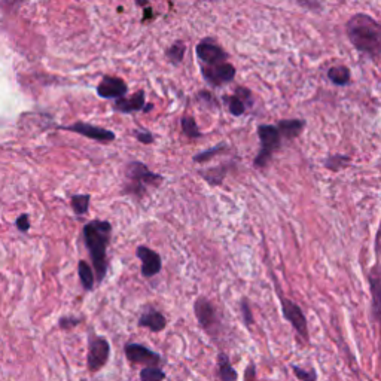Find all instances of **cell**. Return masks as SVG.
<instances>
[{"label":"cell","instance_id":"484cf974","mask_svg":"<svg viewBox=\"0 0 381 381\" xmlns=\"http://www.w3.org/2000/svg\"><path fill=\"white\" fill-rule=\"evenodd\" d=\"M227 149V145L225 143H220V145H216L213 147H210V149L207 151H203L200 152L194 156V161L195 163H206V161H210L211 158H215L216 155H219L220 152H224Z\"/></svg>","mask_w":381,"mask_h":381},{"label":"cell","instance_id":"277c9868","mask_svg":"<svg viewBox=\"0 0 381 381\" xmlns=\"http://www.w3.org/2000/svg\"><path fill=\"white\" fill-rule=\"evenodd\" d=\"M258 137L261 142V149L253 164H255V167L258 168H264L268 165L273 155L280 149L283 137L277 129V125H271V124L258 125Z\"/></svg>","mask_w":381,"mask_h":381},{"label":"cell","instance_id":"7a4b0ae2","mask_svg":"<svg viewBox=\"0 0 381 381\" xmlns=\"http://www.w3.org/2000/svg\"><path fill=\"white\" fill-rule=\"evenodd\" d=\"M346 33L359 52L373 58L381 56V24L371 15L355 14L346 23Z\"/></svg>","mask_w":381,"mask_h":381},{"label":"cell","instance_id":"1f68e13d","mask_svg":"<svg viewBox=\"0 0 381 381\" xmlns=\"http://www.w3.org/2000/svg\"><path fill=\"white\" fill-rule=\"evenodd\" d=\"M15 227L21 231V232H29L30 229V216L27 213L19 215L15 220Z\"/></svg>","mask_w":381,"mask_h":381},{"label":"cell","instance_id":"7c38bea8","mask_svg":"<svg viewBox=\"0 0 381 381\" xmlns=\"http://www.w3.org/2000/svg\"><path fill=\"white\" fill-rule=\"evenodd\" d=\"M136 255L142 261V276L151 279L158 276L163 268V259L160 253L147 246H139L136 249Z\"/></svg>","mask_w":381,"mask_h":381},{"label":"cell","instance_id":"8992f818","mask_svg":"<svg viewBox=\"0 0 381 381\" xmlns=\"http://www.w3.org/2000/svg\"><path fill=\"white\" fill-rule=\"evenodd\" d=\"M194 313L200 326L210 335L216 337L220 332V317L216 307L206 296H200L194 302Z\"/></svg>","mask_w":381,"mask_h":381},{"label":"cell","instance_id":"603a6c76","mask_svg":"<svg viewBox=\"0 0 381 381\" xmlns=\"http://www.w3.org/2000/svg\"><path fill=\"white\" fill-rule=\"evenodd\" d=\"M348 164H350V156L341 155V154L331 155L323 160V165L327 168V170H331L334 173L343 170V168L348 167Z\"/></svg>","mask_w":381,"mask_h":381},{"label":"cell","instance_id":"f546056e","mask_svg":"<svg viewBox=\"0 0 381 381\" xmlns=\"http://www.w3.org/2000/svg\"><path fill=\"white\" fill-rule=\"evenodd\" d=\"M81 323H82V319H79V317L76 316H63L58 321V326L61 327V330H73V327H76Z\"/></svg>","mask_w":381,"mask_h":381},{"label":"cell","instance_id":"836d02e7","mask_svg":"<svg viewBox=\"0 0 381 381\" xmlns=\"http://www.w3.org/2000/svg\"><path fill=\"white\" fill-rule=\"evenodd\" d=\"M375 252L377 253L381 252V225H380V229H378L377 237H375Z\"/></svg>","mask_w":381,"mask_h":381},{"label":"cell","instance_id":"2e32d148","mask_svg":"<svg viewBox=\"0 0 381 381\" xmlns=\"http://www.w3.org/2000/svg\"><path fill=\"white\" fill-rule=\"evenodd\" d=\"M145 108V92L139 91L134 92L130 97H121L116 99L115 102V111H118L121 113H133L137 111H143Z\"/></svg>","mask_w":381,"mask_h":381},{"label":"cell","instance_id":"8fae6325","mask_svg":"<svg viewBox=\"0 0 381 381\" xmlns=\"http://www.w3.org/2000/svg\"><path fill=\"white\" fill-rule=\"evenodd\" d=\"M60 129L66 130V131H72V133H78L83 137H87V139H91L95 142L108 143V142H113L116 139L115 133H112L111 130H106V129H102V127H95V125H91L87 122H75V124L67 125V127H60Z\"/></svg>","mask_w":381,"mask_h":381},{"label":"cell","instance_id":"83f0119b","mask_svg":"<svg viewBox=\"0 0 381 381\" xmlns=\"http://www.w3.org/2000/svg\"><path fill=\"white\" fill-rule=\"evenodd\" d=\"M185 51H186L185 44H182V42H176V44H173V47L167 51V56L172 63H175V65H181Z\"/></svg>","mask_w":381,"mask_h":381},{"label":"cell","instance_id":"9a60e30c","mask_svg":"<svg viewBox=\"0 0 381 381\" xmlns=\"http://www.w3.org/2000/svg\"><path fill=\"white\" fill-rule=\"evenodd\" d=\"M125 82L116 76H104L97 88V94L103 99H121L127 92Z\"/></svg>","mask_w":381,"mask_h":381},{"label":"cell","instance_id":"6da1fadb","mask_svg":"<svg viewBox=\"0 0 381 381\" xmlns=\"http://www.w3.org/2000/svg\"><path fill=\"white\" fill-rule=\"evenodd\" d=\"M83 241L90 252L95 280L102 283L108 274V246L112 237V225L108 220L94 219L83 227Z\"/></svg>","mask_w":381,"mask_h":381},{"label":"cell","instance_id":"9c48e42d","mask_svg":"<svg viewBox=\"0 0 381 381\" xmlns=\"http://www.w3.org/2000/svg\"><path fill=\"white\" fill-rule=\"evenodd\" d=\"M124 353H125V357L129 359L131 364H140L145 366H149V365L161 366L163 364L161 355L155 353L149 347H146L143 344H137V343L125 344Z\"/></svg>","mask_w":381,"mask_h":381},{"label":"cell","instance_id":"3957f363","mask_svg":"<svg viewBox=\"0 0 381 381\" xmlns=\"http://www.w3.org/2000/svg\"><path fill=\"white\" fill-rule=\"evenodd\" d=\"M163 181L164 177L161 175L154 173L146 164L140 161H133L125 167L122 194L136 200H142L149 194L151 189L160 186Z\"/></svg>","mask_w":381,"mask_h":381},{"label":"cell","instance_id":"e0dca14e","mask_svg":"<svg viewBox=\"0 0 381 381\" xmlns=\"http://www.w3.org/2000/svg\"><path fill=\"white\" fill-rule=\"evenodd\" d=\"M139 326L146 327V330H149L151 332H161V331L165 330L167 319H165V316L161 311L149 309L140 316Z\"/></svg>","mask_w":381,"mask_h":381},{"label":"cell","instance_id":"5b68a950","mask_svg":"<svg viewBox=\"0 0 381 381\" xmlns=\"http://www.w3.org/2000/svg\"><path fill=\"white\" fill-rule=\"evenodd\" d=\"M111 356V344L108 338L102 335H95L90 332L88 335V356H87V366L91 374L99 373L109 361Z\"/></svg>","mask_w":381,"mask_h":381},{"label":"cell","instance_id":"cb8c5ba5","mask_svg":"<svg viewBox=\"0 0 381 381\" xmlns=\"http://www.w3.org/2000/svg\"><path fill=\"white\" fill-rule=\"evenodd\" d=\"M72 209L75 211L76 216H83L88 213L90 210V203H91V195L88 194H76L72 195Z\"/></svg>","mask_w":381,"mask_h":381},{"label":"cell","instance_id":"7402d4cb","mask_svg":"<svg viewBox=\"0 0 381 381\" xmlns=\"http://www.w3.org/2000/svg\"><path fill=\"white\" fill-rule=\"evenodd\" d=\"M327 79H330L334 86H338V87L348 86L352 81L350 69H348L347 66H334L327 70Z\"/></svg>","mask_w":381,"mask_h":381},{"label":"cell","instance_id":"d4e9b609","mask_svg":"<svg viewBox=\"0 0 381 381\" xmlns=\"http://www.w3.org/2000/svg\"><path fill=\"white\" fill-rule=\"evenodd\" d=\"M165 373L163 371L161 366L149 365L145 366L140 371V381H164Z\"/></svg>","mask_w":381,"mask_h":381},{"label":"cell","instance_id":"4dcf8cb0","mask_svg":"<svg viewBox=\"0 0 381 381\" xmlns=\"http://www.w3.org/2000/svg\"><path fill=\"white\" fill-rule=\"evenodd\" d=\"M240 310H241V316H243V321H245V325L246 326H250L253 325V314H252V309H250V304L246 298H243L241 302H240Z\"/></svg>","mask_w":381,"mask_h":381},{"label":"cell","instance_id":"ffe728a7","mask_svg":"<svg viewBox=\"0 0 381 381\" xmlns=\"http://www.w3.org/2000/svg\"><path fill=\"white\" fill-rule=\"evenodd\" d=\"M78 274L82 289L86 292H91L95 286V273L94 268L90 266L87 261H79L78 264Z\"/></svg>","mask_w":381,"mask_h":381},{"label":"cell","instance_id":"ac0fdd59","mask_svg":"<svg viewBox=\"0 0 381 381\" xmlns=\"http://www.w3.org/2000/svg\"><path fill=\"white\" fill-rule=\"evenodd\" d=\"M277 129L282 134L283 139L288 142L295 140L302 130L305 129V121L304 120H282L277 122Z\"/></svg>","mask_w":381,"mask_h":381},{"label":"cell","instance_id":"44dd1931","mask_svg":"<svg viewBox=\"0 0 381 381\" xmlns=\"http://www.w3.org/2000/svg\"><path fill=\"white\" fill-rule=\"evenodd\" d=\"M228 172H229V165H218L213 168H209V170L200 172V176L203 177L209 185L219 186L222 182H224Z\"/></svg>","mask_w":381,"mask_h":381},{"label":"cell","instance_id":"d6986e66","mask_svg":"<svg viewBox=\"0 0 381 381\" xmlns=\"http://www.w3.org/2000/svg\"><path fill=\"white\" fill-rule=\"evenodd\" d=\"M218 377L220 381H237L238 374L231 365L229 356L224 352L218 355Z\"/></svg>","mask_w":381,"mask_h":381},{"label":"cell","instance_id":"e575fe53","mask_svg":"<svg viewBox=\"0 0 381 381\" xmlns=\"http://www.w3.org/2000/svg\"><path fill=\"white\" fill-rule=\"evenodd\" d=\"M136 3L140 5V6H146L147 3H149V0H136Z\"/></svg>","mask_w":381,"mask_h":381},{"label":"cell","instance_id":"f1b7e54d","mask_svg":"<svg viewBox=\"0 0 381 381\" xmlns=\"http://www.w3.org/2000/svg\"><path fill=\"white\" fill-rule=\"evenodd\" d=\"M292 371H293L295 377L300 381H316L317 380V374H316V371H313V369L310 371V369H304L301 366L293 365Z\"/></svg>","mask_w":381,"mask_h":381},{"label":"cell","instance_id":"52a82bcc","mask_svg":"<svg viewBox=\"0 0 381 381\" xmlns=\"http://www.w3.org/2000/svg\"><path fill=\"white\" fill-rule=\"evenodd\" d=\"M201 73L206 82H209L211 87H220L234 81L236 78V67L228 61L218 63V65L211 66H200Z\"/></svg>","mask_w":381,"mask_h":381},{"label":"cell","instance_id":"4316f807","mask_svg":"<svg viewBox=\"0 0 381 381\" xmlns=\"http://www.w3.org/2000/svg\"><path fill=\"white\" fill-rule=\"evenodd\" d=\"M182 131L185 133V136L190 137V139H197V137H201L203 134L200 133L198 125L195 122V120L193 116H184L182 118Z\"/></svg>","mask_w":381,"mask_h":381},{"label":"cell","instance_id":"5bb4252c","mask_svg":"<svg viewBox=\"0 0 381 381\" xmlns=\"http://www.w3.org/2000/svg\"><path fill=\"white\" fill-rule=\"evenodd\" d=\"M369 289H371V314L374 321L381 325V264L377 262L368 274Z\"/></svg>","mask_w":381,"mask_h":381},{"label":"cell","instance_id":"ba28073f","mask_svg":"<svg viewBox=\"0 0 381 381\" xmlns=\"http://www.w3.org/2000/svg\"><path fill=\"white\" fill-rule=\"evenodd\" d=\"M282 313H283L284 319L293 326V330L296 331V334H298L300 337H302L305 341L309 340V338H310L309 325H307L305 314H304L301 307L296 302L288 300V298H283L282 300Z\"/></svg>","mask_w":381,"mask_h":381},{"label":"cell","instance_id":"d6a6232c","mask_svg":"<svg viewBox=\"0 0 381 381\" xmlns=\"http://www.w3.org/2000/svg\"><path fill=\"white\" fill-rule=\"evenodd\" d=\"M134 136L137 140H139L140 143H145V145H149L154 142V136L149 131H136Z\"/></svg>","mask_w":381,"mask_h":381},{"label":"cell","instance_id":"4fadbf2b","mask_svg":"<svg viewBox=\"0 0 381 381\" xmlns=\"http://www.w3.org/2000/svg\"><path fill=\"white\" fill-rule=\"evenodd\" d=\"M224 102L232 116H241L253 106V95L250 90L245 87H238L232 95H225Z\"/></svg>","mask_w":381,"mask_h":381},{"label":"cell","instance_id":"30bf717a","mask_svg":"<svg viewBox=\"0 0 381 381\" xmlns=\"http://www.w3.org/2000/svg\"><path fill=\"white\" fill-rule=\"evenodd\" d=\"M195 52L200 60V66H211L228 60V54L224 51V48L211 39L201 40L195 48Z\"/></svg>","mask_w":381,"mask_h":381}]
</instances>
